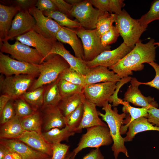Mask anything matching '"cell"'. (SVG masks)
Segmentation results:
<instances>
[{"instance_id": "c3c4849f", "label": "cell", "mask_w": 159, "mask_h": 159, "mask_svg": "<svg viewBox=\"0 0 159 159\" xmlns=\"http://www.w3.org/2000/svg\"><path fill=\"white\" fill-rule=\"evenodd\" d=\"M148 115L147 118L148 121L159 127V109L151 106L148 109Z\"/></svg>"}, {"instance_id": "3957f363", "label": "cell", "mask_w": 159, "mask_h": 159, "mask_svg": "<svg viewBox=\"0 0 159 159\" xmlns=\"http://www.w3.org/2000/svg\"><path fill=\"white\" fill-rule=\"evenodd\" d=\"M60 55L52 54L46 61L39 65V74L28 91L48 85L56 81L60 74L70 67Z\"/></svg>"}, {"instance_id": "f546056e", "label": "cell", "mask_w": 159, "mask_h": 159, "mask_svg": "<svg viewBox=\"0 0 159 159\" xmlns=\"http://www.w3.org/2000/svg\"><path fill=\"white\" fill-rule=\"evenodd\" d=\"M21 122L24 130L34 131L42 134V117L38 110L29 116L21 118Z\"/></svg>"}, {"instance_id": "8992f818", "label": "cell", "mask_w": 159, "mask_h": 159, "mask_svg": "<svg viewBox=\"0 0 159 159\" xmlns=\"http://www.w3.org/2000/svg\"><path fill=\"white\" fill-rule=\"evenodd\" d=\"M75 31L82 43L85 61H91L102 52L111 50L110 45H102L101 37L96 29H88L81 26Z\"/></svg>"}, {"instance_id": "484cf974", "label": "cell", "mask_w": 159, "mask_h": 159, "mask_svg": "<svg viewBox=\"0 0 159 159\" xmlns=\"http://www.w3.org/2000/svg\"><path fill=\"white\" fill-rule=\"evenodd\" d=\"M21 118L16 115L12 119L1 125L0 139H16L25 131L21 122Z\"/></svg>"}, {"instance_id": "60d3db41", "label": "cell", "mask_w": 159, "mask_h": 159, "mask_svg": "<svg viewBox=\"0 0 159 159\" xmlns=\"http://www.w3.org/2000/svg\"><path fill=\"white\" fill-rule=\"evenodd\" d=\"M70 146L61 143L52 144V155L51 159H66Z\"/></svg>"}, {"instance_id": "30bf717a", "label": "cell", "mask_w": 159, "mask_h": 159, "mask_svg": "<svg viewBox=\"0 0 159 159\" xmlns=\"http://www.w3.org/2000/svg\"><path fill=\"white\" fill-rule=\"evenodd\" d=\"M116 83L105 82L86 85L83 93L86 99L96 106L102 107L115 91Z\"/></svg>"}, {"instance_id": "44dd1931", "label": "cell", "mask_w": 159, "mask_h": 159, "mask_svg": "<svg viewBox=\"0 0 159 159\" xmlns=\"http://www.w3.org/2000/svg\"><path fill=\"white\" fill-rule=\"evenodd\" d=\"M121 79L118 75L110 70L108 67L101 66L90 68V72L85 76L86 85L100 82L117 83Z\"/></svg>"}, {"instance_id": "f1b7e54d", "label": "cell", "mask_w": 159, "mask_h": 159, "mask_svg": "<svg viewBox=\"0 0 159 159\" xmlns=\"http://www.w3.org/2000/svg\"><path fill=\"white\" fill-rule=\"evenodd\" d=\"M57 79L47 85L44 95V103L42 107L57 106L62 99L58 86Z\"/></svg>"}, {"instance_id": "74e56055", "label": "cell", "mask_w": 159, "mask_h": 159, "mask_svg": "<svg viewBox=\"0 0 159 159\" xmlns=\"http://www.w3.org/2000/svg\"><path fill=\"white\" fill-rule=\"evenodd\" d=\"M141 25L147 28L152 21L159 20V0H155L151 3L148 11L138 19Z\"/></svg>"}, {"instance_id": "ab89813d", "label": "cell", "mask_w": 159, "mask_h": 159, "mask_svg": "<svg viewBox=\"0 0 159 159\" xmlns=\"http://www.w3.org/2000/svg\"><path fill=\"white\" fill-rule=\"evenodd\" d=\"M120 35L119 30L116 26L113 25L111 29L101 37L102 45L104 47L115 42Z\"/></svg>"}, {"instance_id": "d4e9b609", "label": "cell", "mask_w": 159, "mask_h": 159, "mask_svg": "<svg viewBox=\"0 0 159 159\" xmlns=\"http://www.w3.org/2000/svg\"><path fill=\"white\" fill-rule=\"evenodd\" d=\"M20 10L18 6L0 4V41L6 40L13 19Z\"/></svg>"}, {"instance_id": "816d5d0a", "label": "cell", "mask_w": 159, "mask_h": 159, "mask_svg": "<svg viewBox=\"0 0 159 159\" xmlns=\"http://www.w3.org/2000/svg\"><path fill=\"white\" fill-rule=\"evenodd\" d=\"M82 159H104V157L99 148L91 150Z\"/></svg>"}, {"instance_id": "9a60e30c", "label": "cell", "mask_w": 159, "mask_h": 159, "mask_svg": "<svg viewBox=\"0 0 159 159\" xmlns=\"http://www.w3.org/2000/svg\"><path fill=\"white\" fill-rule=\"evenodd\" d=\"M36 21L29 10H20L14 17L5 40H8L34 30Z\"/></svg>"}, {"instance_id": "d6a6232c", "label": "cell", "mask_w": 159, "mask_h": 159, "mask_svg": "<svg viewBox=\"0 0 159 159\" xmlns=\"http://www.w3.org/2000/svg\"><path fill=\"white\" fill-rule=\"evenodd\" d=\"M58 79V86L62 98L83 92L84 87L74 84L64 79Z\"/></svg>"}, {"instance_id": "11a10c76", "label": "cell", "mask_w": 159, "mask_h": 159, "mask_svg": "<svg viewBox=\"0 0 159 159\" xmlns=\"http://www.w3.org/2000/svg\"><path fill=\"white\" fill-rule=\"evenodd\" d=\"M3 159H22L21 156L16 152L11 150L4 157Z\"/></svg>"}, {"instance_id": "681fc988", "label": "cell", "mask_w": 159, "mask_h": 159, "mask_svg": "<svg viewBox=\"0 0 159 159\" xmlns=\"http://www.w3.org/2000/svg\"><path fill=\"white\" fill-rule=\"evenodd\" d=\"M37 0H15L13 1L14 6L19 7L20 10H29L30 9L35 6Z\"/></svg>"}, {"instance_id": "7a4b0ae2", "label": "cell", "mask_w": 159, "mask_h": 159, "mask_svg": "<svg viewBox=\"0 0 159 159\" xmlns=\"http://www.w3.org/2000/svg\"><path fill=\"white\" fill-rule=\"evenodd\" d=\"M112 105L106 102L102 107V110L105 111L103 114L98 111V115L107 124L113 140L112 150L113 152L115 159H117L119 154L122 153L127 157H129L128 150L125 145L124 138L121 135L120 129L126 118L127 114L123 112L119 114L116 107L112 109Z\"/></svg>"}, {"instance_id": "6da1fadb", "label": "cell", "mask_w": 159, "mask_h": 159, "mask_svg": "<svg viewBox=\"0 0 159 159\" xmlns=\"http://www.w3.org/2000/svg\"><path fill=\"white\" fill-rule=\"evenodd\" d=\"M155 40L151 39L146 43L140 40L133 49L116 64L108 67L122 79L132 75L133 71H140L144 68L145 63L155 61L156 49Z\"/></svg>"}, {"instance_id": "2e32d148", "label": "cell", "mask_w": 159, "mask_h": 159, "mask_svg": "<svg viewBox=\"0 0 159 159\" xmlns=\"http://www.w3.org/2000/svg\"><path fill=\"white\" fill-rule=\"evenodd\" d=\"M130 85L125 93L124 101L130 102L135 106L149 109L151 106L158 108V104L154 98L150 96L146 97L138 88L140 82L135 77H132Z\"/></svg>"}, {"instance_id": "7c38bea8", "label": "cell", "mask_w": 159, "mask_h": 159, "mask_svg": "<svg viewBox=\"0 0 159 159\" xmlns=\"http://www.w3.org/2000/svg\"><path fill=\"white\" fill-rule=\"evenodd\" d=\"M22 43L36 49L46 61L52 55H49L53 44L57 40L48 39L39 34L34 30L30 31L14 38Z\"/></svg>"}, {"instance_id": "52a82bcc", "label": "cell", "mask_w": 159, "mask_h": 159, "mask_svg": "<svg viewBox=\"0 0 159 159\" xmlns=\"http://www.w3.org/2000/svg\"><path fill=\"white\" fill-rule=\"evenodd\" d=\"M35 76L21 74L0 76V91L3 94L10 96L14 100L21 97L27 91L33 84Z\"/></svg>"}, {"instance_id": "9f6ffc18", "label": "cell", "mask_w": 159, "mask_h": 159, "mask_svg": "<svg viewBox=\"0 0 159 159\" xmlns=\"http://www.w3.org/2000/svg\"><path fill=\"white\" fill-rule=\"evenodd\" d=\"M68 3L72 5V6H74L76 5L80 2H81L82 0H65Z\"/></svg>"}, {"instance_id": "4316f807", "label": "cell", "mask_w": 159, "mask_h": 159, "mask_svg": "<svg viewBox=\"0 0 159 159\" xmlns=\"http://www.w3.org/2000/svg\"><path fill=\"white\" fill-rule=\"evenodd\" d=\"M75 133L66 126L62 128L52 129L42 132V134L46 141L52 145L61 143L64 140L67 141L70 137L73 136Z\"/></svg>"}, {"instance_id": "ba28073f", "label": "cell", "mask_w": 159, "mask_h": 159, "mask_svg": "<svg viewBox=\"0 0 159 159\" xmlns=\"http://www.w3.org/2000/svg\"><path fill=\"white\" fill-rule=\"evenodd\" d=\"M0 44L1 52L10 54L14 59L37 65L44 62L43 57L36 49L18 41L13 44H10L8 40L0 41Z\"/></svg>"}, {"instance_id": "5b68a950", "label": "cell", "mask_w": 159, "mask_h": 159, "mask_svg": "<svg viewBox=\"0 0 159 159\" xmlns=\"http://www.w3.org/2000/svg\"><path fill=\"white\" fill-rule=\"evenodd\" d=\"M86 129V132L82 136L77 146L71 152V159H74L78 153L83 149L99 148L109 145L113 142L107 126H96Z\"/></svg>"}, {"instance_id": "cb8c5ba5", "label": "cell", "mask_w": 159, "mask_h": 159, "mask_svg": "<svg viewBox=\"0 0 159 159\" xmlns=\"http://www.w3.org/2000/svg\"><path fill=\"white\" fill-rule=\"evenodd\" d=\"M42 108L44 110L42 117L44 132L55 128H62L66 126L65 117L57 106Z\"/></svg>"}, {"instance_id": "d6986e66", "label": "cell", "mask_w": 159, "mask_h": 159, "mask_svg": "<svg viewBox=\"0 0 159 159\" xmlns=\"http://www.w3.org/2000/svg\"><path fill=\"white\" fill-rule=\"evenodd\" d=\"M16 139L35 150L50 157L52 155V145L46 141L42 134L34 131H25Z\"/></svg>"}, {"instance_id": "7bdbcfd3", "label": "cell", "mask_w": 159, "mask_h": 159, "mask_svg": "<svg viewBox=\"0 0 159 159\" xmlns=\"http://www.w3.org/2000/svg\"><path fill=\"white\" fill-rule=\"evenodd\" d=\"M132 77L129 76L125 78L121 79L116 84V87L115 91L113 95L110 97L108 102L112 103V106L115 107L121 104L122 100L119 98L117 95L118 92L120 88L124 85L129 81H130Z\"/></svg>"}, {"instance_id": "ac0fdd59", "label": "cell", "mask_w": 159, "mask_h": 159, "mask_svg": "<svg viewBox=\"0 0 159 159\" xmlns=\"http://www.w3.org/2000/svg\"><path fill=\"white\" fill-rule=\"evenodd\" d=\"M0 143L19 154L22 159H43L50 157L16 139H0Z\"/></svg>"}, {"instance_id": "e0dca14e", "label": "cell", "mask_w": 159, "mask_h": 159, "mask_svg": "<svg viewBox=\"0 0 159 159\" xmlns=\"http://www.w3.org/2000/svg\"><path fill=\"white\" fill-rule=\"evenodd\" d=\"M57 54L61 56L68 63L71 68L83 75H86L90 68L87 65L86 61L72 54L64 47L62 43L55 41L49 53V55Z\"/></svg>"}, {"instance_id": "f907efd6", "label": "cell", "mask_w": 159, "mask_h": 159, "mask_svg": "<svg viewBox=\"0 0 159 159\" xmlns=\"http://www.w3.org/2000/svg\"><path fill=\"white\" fill-rule=\"evenodd\" d=\"M92 5L100 11L105 12L108 11L109 0H90Z\"/></svg>"}, {"instance_id": "1f68e13d", "label": "cell", "mask_w": 159, "mask_h": 159, "mask_svg": "<svg viewBox=\"0 0 159 159\" xmlns=\"http://www.w3.org/2000/svg\"><path fill=\"white\" fill-rule=\"evenodd\" d=\"M43 13L45 16L53 19L61 26L71 29H77L81 26L78 21L70 19L67 15L58 11H44Z\"/></svg>"}, {"instance_id": "e575fe53", "label": "cell", "mask_w": 159, "mask_h": 159, "mask_svg": "<svg viewBox=\"0 0 159 159\" xmlns=\"http://www.w3.org/2000/svg\"><path fill=\"white\" fill-rule=\"evenodd\" d=\"M83 112V105L82 103L74 111L65 117L66 126L71 131L75 132V130L80 126Z\"/></svg>"}, {"instance_id": "836d02e7", "label": "cell", "mask_w": 159, "mask_h": 159, "mask_svg": "<svg viewBox=\"0 0 159 159\" xmlns=\"http://www.w3.org/2000/svg\"><path fill=\"white\" fill-rule=\"evenodd\" d=\"M116 15L107 12L98 17L96 24V29L100 37L108 31L115 22Z\"/></svg>"}, {"instance_id": "277c9868", "label": "cell", "mask_w": 159, "mask_h": 159, "mask_svg": "<svg viewBox=\"0 0 159 159\" xmlns=\"http://www.w3.org/2000/svg\"><path fill=\"white\" fill-rule=\"evenodd\" d=\"M116 15L115 26L123 39V42L127 46L134 47L147 28L141 25L138 19L132 18L124 9Z\"/></svg>"}, {"instance_id": "8d00e7d4", "label": "cell", "mask_w": 159, "mask_h": 159, "mask_svg": "<svg viewBox=\"0 0 159 159\" xmlns=\"http://www.w3.org/2000/svg\"><path fill=\"white\" fill-rule=\"evenodd\" d=\"M121 104L123 106L122 110L123 112L128 114L130 115L129 117L128 122L126 125L128 124L133 120L141 117L147 118L148 113V108L142 107L137 108L131 106L129 103L127 102L123 101L121 102Z\"/></svg>"}, {"instance_id": "ffe728a7", "label": "cell", "mask_w": 159, "mask_h": 159, "mask_svg": "<svg viewBox=\"0 0 159 159\" xmlns=\"http://www.w3.org/2000/svg\"><path fill=\"white\" fill-rule=\"evenodd\" d=\"M83 112L82 121L75 132H80L83 129L96 126L107 125L100 118L96 105L87 100L85 97L83 99Z\"/></svg>"}, {"instance_id": "db71d44e", "label": "cell", "mask_w": 159, "mask_h": 159, "mask_svg": "<svg viewBox=\"0 0 159 159\" xmlns=\"http://www.w3.org/2000/svg\"><path fill=\"white\" fill-rule=\"evenodd\" d=\"M11 150L6 146L0 143V159H3L5 156Z\"/></svg>"}, {"instance_id": "b9f144b4", "label": "cell", "mask_w": 159, "mask_h": 159, "mask_svg": "<svg viewBox=\"0 0 159 159\" xmlns=\"http://www.w3.org/2000/svg\"><path fill=\"white\" fill-rule=\"evenodd\" d=\"M12 100L7 103L0 113L1 125L9 121L16 115Z\"/></svg>"}, {"instance_id": "7dc6e473", "label": "cell", "mask_w": 159, "mask_h": 159, "mask_svg": "<svg viewBox=\"0 0 159 159\" xmlns=\"http://www.w3.org/2000/svg\"><path fill=\"white\" fill-rule=\"evenodd\" d=\"M123 0H109L108 12L118 14L122 11V8L125 5Z\"/></svg>"}, {"instance_id": "bcb514c9", "label": "cell", "mask_w": 159, "mask_h": 159, "mask_svg": "<svg viewBox=\"0 0 159 159\" xmlns=\"http://www.w3.org/2000/svg\"><path fill=\"white\" fill-rule=\"evenodd\" d=\"M154 69L155 72V76L151 81L146 82H140V84L149 86L159 90V64L153 62L149 63Z\"/></svg>"}, {"instance_id": "5bb4252c", "label": "cell", "mask_w": 159, "mask_h": 159, "mask_svg": "<svg viewBox=\"0 0 159 159\" xmlns=\"http://www.w3.org/2000/svg\"><path fill=\"white\" fill-rule=\"evenodd\" d=\"M29 11L36 21L34 30L45 38L57 40V34L62 26L51 18L45 16L43 12L35 6Z\"/></svg>"}, {"instance_id": "f35d334b", "label": "cell", "mask_w": 159, "mask_h": 159, "mask_svg": "<svg viewBox=\"0 0 159 159\" xmlns=\"http://www.w3.org/2000/svg\"><path fill=\"white\" fill-rule=\"evenodd\" d=\"M14 100L16 115L21 118L29 116L36 111L21 97Z\"/></svg>"}, {"instance_id": "91938a15", "label": "cell", "mask_w": 159, "mask_h": 159, "mask_svg": "<svg viewBox=\"0 0 159 159\" xmlns=\"http://www.w3.org/2000/svg\"><path fill=\"white\" fill-rule=\"evenodd\" d=\"M51 157H49V158H44V159H51Z\"/></svg>"}, {"instance_id": "603a6c76", "label": "cell", "mask_w": 159, "mask_h": 159, "mask_svg": "<svg viewBox=\"0 0 159 159\" xmlns=\"http://www.w3.org/2000/svg\"><path fill=\"white\" fill-rule=\"evenodd\" d=\"M56 39L62 43L69 44L73 50L75 56L84 60L82 43L75 30L62 26L57 34Z\"/></svg>"}, {"instance_id": "f5cc1de1", "label": "cell", "mask_w": 159, "mask_h": 159, "mask_svg": "<svg viewBox=\"0 0 159 159\" xmlns=\"http://www.w3.org/2000/svg\"><path fill=\"white\" fill-rule=\"evenodd\" d=\"M11 99L10 96L6 94H3L0 96V113L7 103Z\"/></svg>"}, {"instance_id": "d590c367", "label": "cell", "mask_w": 159, "mask_h": 159, "mask_svg": "<svg viewBox=\"0 0 159 159\" xmlns=\"http://www.w3.org/2000/svg\"><path fill=\"white\" fill-rule=\"evenodd\" d=\"M58 79H64L71 83L85 87V75L78 72L70 67L65 69Z\"/></svg>"}, {"instance_id": "6f0895ef", "label": "cell", "mask_w": 159, "mask_h": 159, "mask_svg": "<svg viewBox=\"0 0 159 159\" xmlns=\"http://www.w3.org/2000/svg\"><path fill=\"white\" fill-rule=\"evenodd\" d=\"M72 156V153H69L66 159H71V158Z\"/></svg>"}, {"instance_id": "680465c9", "label": "cell", "mask_w": 159, "mask_h": 159, "mask_svg": "<svg viewBox=\"0 0 159 159\" xmlns=\"http://www.w3.org/2000/svg\"><path fill=\"white\" fill-rule=\"evenodd\" d=\"M154 44L157 46H159V42H155Z\"/></svg>"}, {"instance_id": "4dcf8cb0", "label": "cell", "mask_w": 159, "mask_h": 159, "mask_svg": "<svg viewBox=\"0 0 159 159\" xmlns=\"http://www.w3.org/2000/svg\"><path fill=\"white\" fill-rule=\"evenodd\" d=\"M45 86L34 90L27 91L21 97L36 111L42 108L44 103V95Z\"/></svg>"}, {"instance_id": "4fadbf2b", "label": "cell", "mask_w": 159, "mask_h": 159, "mask_svg": "<svg viewBox=\"0 0 159 159\" xmlns=\"http://www.w3.org/2000/svg\"><path fill=\"white\" fill-rule=\"evenodd\" d=\"M133 48L127 46L123 42L115 49L105 51L92 61H86V64L90 68L99 66L111 67L118 62Z\"/></svg>"}, {"instance_id": "f6af8a7d", "label": "cell", "mask_w": 159, "mask_h": 159, "mask_svg": "<svg viewBox=\"0 0 159 159\" xmlns=\"http://www.w3.org/2000/svg\"><path fill=\"white\" fill-rule=\"evenodd\" d=\"M35 7L42 12L58 11L57 8L52 0H38L36 4Z\"/></svg>"}, {"instance_id": "83f0119b", "label": "cell", "mask_w": 159, "mask_h": 159, "mask_svg": "<svg viewBox=\"0 0 159 159\" xmlns=\"http://www.w3.org/2000/svg\"><path fill=\"white\" fill-rule=\"evenodd\" d=\"M83 92L62 98L57 106L64 117L74 111L82 103Z\"/></svg>"}, {"instance_id": "8fae6325", "label": "cell", "mask_w": 159, "mask_h": 159, "mask_svg": "<svg viewBox=\"0 0 159 159\" xmlns=\"http://www.w3.org/2000/svg\"><path fill=\"white\" fill-rule=\"evenodd\" d=\"M93 7L90 0H84L73 6L71 16L74 17L83 27L88 29H96L99 17L104 13Z\"/></svg>"}, {"instance_id": "9c48e42d", "label": "cell", "mask_w": 159, "mask_h": 159, "mask_svg": "<svg viewBox=\"0 0 159 159\" xmlns=\"http://www.w3.org/2000/svg\"><path fill=\"white\" fill-rule=\"evenodd\" d=\"M39 65L20 61L0 52V72L5 76L26 74L39 75Z\"/></svg>"}, {"instance_id": "ee69618b", "label": "cell", "mask_w": 159, "mask_h": 159, "mask_svg": "<svg viewBox=\"0 0 159 159\" xmlns=\"http://www.w3.org/2000/svg\"><path fill=\"white\" fill-rule=\"evenodd\" d=\"M58 11L67 15L69 17L71 16L73 6L68 3L65 0H52Z\"/></svg>"}, {"instance_id": "7402d4cb", "label": "cell", "mask_w": 159, "mask_h": 159, "mask_svg": "<svg viewBox=\"0 0 159 159\" xmlns=\"http://www.w3.org/2000/svg\"><path fill=\"white\" fill-rule=\"evenodd\" d=\"M128 128L126 136L124 138L125 142L132 141L138 133L148 130L159 131V127L150 122L148 119L141 117L133 120L129 124L122 126L120 129V133L123 134Z\"/></svg>"}]
</instances>
